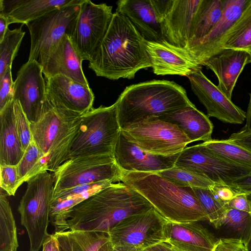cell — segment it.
Here are the masks:
<instances>
[{"label":"cell","mask_w":251,"mask_h":251,"mask_svg":"<svg viewBox=\"0 0 251 251\" xmlns=\"http://www.w3.org/2000/svg\"><path fill=\"white\" fill-rule=\"evenodd\" d=\"M145 41L125 15L115 11L88 67L98 76L133 79L137 72L151 67Z\"/></svg>","instance_id":"obj_1"},{"label":"cell","mask_w":251,"mask_h":251,"mask_svg":"<svg viewBox=\"0 0 251 251\" xmlns=\"http://www.w3.org/2000/svg\"><path fill=\"white\" fill-rule=\"evenodd\" d=\"M152 207L135 190L121 182L113 183L75 206L67 223L69 229L108 234L127 217Z\"/></svg>","instance_id":"obj_2"},{"label":"cell","mask_w":251,"mask_h":251,"mask_svg":"<svg viewBox=\"0 0 251 251\" xmlns=\"http://www.w3.org/2000/svg\"><path fill=\"white\" fill-rule=\"evenodd\" d=\"M121 182L141 194L169 222L208 221L191 187L181 186L152 172L123 171Z\"/></svg>","instance_id":"obj_3"},{"label":"cell","mask_w":251,"mask_h":251,"mask_svg":"<svg viewBox=\"0 0 251 251\" xmlns=\"http://www.w3.org/2000/svg\"><path fill=\"white\" fill-rule=\"evenodd\" d=\"M115 103L121 129L148 118L194 105L183 87L166 80H152L127 86Z\"/></svg>","instance_id":"obj_4"},{"label":"cell","mask_w":251,"mask_h":251,"mask_svg":"<svg viewBox=\"0 0 251 251\" xmlns=\"http://www.w3.org/2000/svg\"><path fill=\"white\" fill-rule=\"evenodd\" d=\"M81 116L47 102L42 118L30 124L33 141L43 154L49 156L48 171L53 173L67 160L80 127Z\"/></svg>","instance_id":"obj_5"},{"label":"cell","mask_w":251,"mask_h":251,"mask_svg":"<svg viewBox=\"0 0 251 251\" xmlns=\"http://www.w3.org/2000/svg\"><path fill=\"white\" fill-rule=\"evenodd\" d=\"M121 131L115 103L92 108L80 117V127L67 160L90 155H113Z\"/></svg>","instance_id":"obj_6"},{"label":"cell","mask_w":251,"mask_h":251,"mask_svg":"<svg viewBox=\"0 0 251 251\" xmlns=\"http://www.w3.org/2000/svg\"><path fill=\"white\" fill-rule=\"evenodd\" d=\"M17 210L28 235L30 251H39L50 235L48 227L54 188L52 174L43 171L28 179Z\"/></svg>","instance_id":"obj_7"},{"label":"cell","mask_w":251,"mask_h":251,"mask_svg":"<svg viewBox=\"0 0 251 251\" xmlns=\"http://www.w3.org/2000/svg\"><path fill=\"white\" fill-rule=\"evenodd\" d=\"M121 131L130 142L148 152L170 156L181 152L191 141L176 124L151 117Z\"/></svg>","instance_id":"obj_8"},{"label":"cell","mask_w":251,"mask_h":251,"mask_svg":"<svg viewBox=\"0 0 251 251\" xmlns=\"http://www.w3.org/2000/svg\"><path fill=\"white\" fill-rule=\"evenodd\" d=\"M122 173L112 155H90L70 159L60 165L52 174L53 193L104 181L120 182Z\"/></svg>","instance_id":"obj_9"},{"label":"cell","mask_w":251,"mask_h":251,"mask_svg":"<svg viewBox=\"0 0 251 251\" xmlns=\"http://www.w3.org/2000/svg\"><path fill=\"white\" fill-rule=\"evenodd\" d=\"M81 4L53 10L25 24L30 36L28 60H34L41 65L51 48L65 34L70 36Z\"/></svg>","instance_id":"obj_10"},{"label":"cell","mask_w":251,"mask_h":251,"mask_svg":"<svg viewBox=\"0 0 251 251\" xmlns=\"http://www.w3.org/2000/svg\"><path fill=\"white\" fill-rule=\"evenodd\" d=\"M168 221L154 207L125 219L107 234L112 246L144 250L168 239Z\"/></svg>","instance_id":"obj_11"},{"label":"cell","mask_w":251,"mask_h":251,"mask_svg":"<svg viewBox=\"0 0 251 251\" xmlns=\"http://www.w3.org/2000/svg\"><path fill=\"white\" fill-rule=\"evenodd\" d=\"M112 6L84 0L69 36L81 59L89 61L102 41L112 17Z\"/></svg>","instance_id":"obj_12"},{"label":"cell","mask_w":251,"mask_h":251,"mask_svg":"<svg viewBox=\"0 0 251 251\" xmlns=\"http://www.w3.org/2000/svg\"><path fill=\"white\" fill-rule=\"evenodd\" d=\"M175 166L201 173L215 183L230 185L251 171V168L227 161L209 151L202 143L186 147Z\"/></svg>","instance_id":"obj_13"},{"label":"cell","mask_w":251,"mask_h":251,"mask_svg":"<svg viewBox=\"0 0 251 251\" xmlns=\"http://www.w3.org/2000/svg\"><path fill=\"white\" fill-rule=\"evenodd\" d=\"M164 40L186 49L193 20L201 0H151Z\"/></svg>","instance_id":"obj_14"},{"label":"cell","mask_w":251,"mask_h":251,"mask_svg":"<svg viewBox=\"0 0 251 251\" xmlns=\"http://www.w3.org/2000/svg\"><path fill=\"white\" fill-rule=\"evenodd\" d=\"M41 65L28 60L20 68L14 81L13 99L17 100L30 124L38 122L47 107L46 81Z\"/></svg>","instance_id":"obj_15"},{"label":"cell","mask_w":251,"mask_h":251,"mask_svg":"<svg viewBox=\"0 0 251 251\" xmlns=\"http://www.w3.org/2000/svg\"><path fill=\"white\" fill-rule=\"evenodd\" d=\"M187 77L193 92L206 108L208 117L233 124H241L245 121L246 112L234 104L201 70Z\"/></svg>","instance_id":"obj_16"},{"label":"cell","mask_w":251,"mask_h":251,"mask_svg":"<svg viewBox=\"0 0 251 251\" xmlns=\"http://www.w3.org/2000/svg\"><path fill=\"white\" fill-rule=\"evenodd\" d=\"M45 79L47 101L51 106L79 115L93 108L95 96L89 86L62 75Z\"/></svg>","instance_id":"obj_17"},{"label":"cell","mask_w":251,"mask_h":251,"mask_svg":"<svg viewBox=\"0 0 251 251\" xmlns=\"http://www.w3.org/2000/svg\"><path fill=\"white\" fill-rule=\"evenodd\" d=\"M145 45L152 71L156 75H177L188 77L199 70L198 64L185 48L176 47L163 40H146Z\"/></svg>","instance_id":"obj_18"},{"label":"cell","mask_w":251,"mask_h":251,"mask_svg":"<svg viewBox=\"0 0 251 251\" xmlns=\"http://www.w3.org/2000/svg\"><path fill=\"white\" fill-rule=\"evenodd\" d=\"M180 153L164 156L148 152L128 141L121 131L113 156L123 172L156 173L173 167Z\"/></svg>","instance_id":"obj_19"},{"label":"cell","mask_w":251,"mask_h":251,"mask_svg":"<svg viewBox=\"0 0 251 251\" xmlns=\"http://www.w3.org/2000/svg\"><path fill=\"white\" fill-rule=\"evenodd\" d=\"M82 61L69 36L65 34L51 48L41 66L45 78L62 75L89 86L83 72Z\"/></svg>","instance_id":"obj_20"},{"label":"cell","mask_w":251,"mask_h":251,"mask_svg":"<svg viewBox=\"0 0 251 251\" xmlns=\"http://www.w3.org/2000/svg\"><path fill=\"white\" fill-rule=\"evenodd\" d=\"M250 63L251 58L247 51L229 50L211 57L204 66L214 72L218 80V88L231 100L238 78L245 66Z\"/></svg>","instance_id":"obj_21"},{"label":"cell","mask_w":251,"mask_h":251,"mask_svg":"<svg viewBox=\"0 0 251 251\" xmlns=\"http://www.w3.org/2000/svg\"><path fill=\"white\" fill-rule=\"evenodd\" d=\"M198 222H169L165 243L179 251H213L218 239Z\"/></svg>","instance_id":"obj_22"},{"label":"cell","mask_w":251,"mask_h":251,"mask_svg":"<svg viewBox=\"0 0 251 251\" xmlns=\"http://www.w3.org/2000/svg\"><path fill=\"white\" fill-rule=\"evenodd\" d=\"M116 11L125 15L145 40H165L151 0H121Z\"/></svg>","instance_id":"obj_23"},{"label":"cell","mask_w":251,"mask_h":251,"mask_svg":"<svg viewBox=\"0 0 251 251\" xmlns=\"http://www.w3.org/2000/svg\"><path fill=\"white\" fill-rule=\"evenodd\" d=\"M250 0H224L222 16L209 33L189 52L201 66L213 55L225 32L238 19Z\"/></svg>","instance_id":"obj_24"},{"label":"cell","mask_w":251,"mask_h":251,"mask_svg":"<svg viewBox=\"0 0 251 251\" xmlns=\"http://www.w3.org/2000/svg\"><path fill=\"white\" fill-rule=\"evenodd\" d=\"M162 120L176 125L191 142L212 139L213 126L209 117L195 105L182 108L158 117Z\"/></svg>","instance_id":"obj_25"},{"label":"cell","mask_w":251,"mask_h":251,"mask_svg":"<svg viewBox=\"0 0 251 251\" xmlns=\"http://www.w3.org/2000/svg\"><path fill=\"white\" fill-rule=\"evenodd\" d=\"M0 165L16 166L25 151L15 124L13 99L0 111Z\"/></svg>","instance_id":"obj_26"},{"label":"cell","mask_w":251,"mask_h":251,"mask_svg":"<svg viewBox=\"0 0 251 251\" xmlns=\"http://www.w3.org/2000/svg\"><path fill=\"white\" fill-rule=\"evenodd\" d=\"M224 0H201L190 29L186 49L191 51L206 37L221 19Z\"/></svg>","instance_id":"obj_27"},{"label":"cell","mask_w":251,"mask_h":251,"mask_svg":"<svg viewBox=\"0 0 251 251\" xmlns=\"http://www.w3.org/2000/svg\"><path fill=\"white\" fill-rule=\"evenodd\" d=\"M251 48V0L238 19L219 41L213 56L225 50H243Z\"/></svg>","instance_id":"obj_28"},{"label":"cell","mask_w":251,"mask_h":251,"mask_svg":"<svg viewBox=\"0 0 251 251\" xmlns=\"http://www.w3.org/2000/svg\"><path fill=\"white\" fill-rule=\"evenodd\" d=\"M54 235L60 251H98L109 241L108 234L103 232L69 229Z\"/></svg>","instance_id":"obj_29"},{"label":"cell","mask_w":251,"mask_h":251,"mask_svg":"<svg viewBox=\"0 0 251 251\" xmlns=\"http://www.w3.org/2000/svg\"><path fill=\"white\" fill-rule=\"evenodd\" d=\"M212 225L220 232V238L239 240L246 246L251 236V213L227 207Z\"/></svg>","instance_id":"obj_30"},{"label":"cell","mask_w":251,"mask_h":251,"mask_svg":"<svg viewBox=\"0 0 251 251\" xmlns=\"http://www.w3.org/2000/svg\"><path fill=\"white\" fill-rule=\"evenodd\" d=\"M84 0H22L16 9L6 17L9 24L25 25L56 9L74 4H81Z\"/></svg>","instance_id":"obj_31"},{"label":"cell","mask_w":251,"mask_h":251,"mask_svg":"<svg viewBox=\"0 0 251 251\" xmlns=\"http://www.w3.org/2000/svg\"><path fill=\"white\" fill-rule=\"evenodd\" d=\"M7 194L0 190V251H17L19 247L15 220Z\"/></svg>","instance_id":"obj_32"},{"label":"cell","mask_w":251,"mask_h":251,"mask_svg":"<svg viewBox=\"0 0 251 251\" xmlns=\"http://www.w3.org/2000/svg\"><path fill=\"white\" fill-rule=\"evenodd\" d=\"M48 162L49 156L44 155L32 140L16 165L20 186L37 174L48 171Z\"/></svg>","instance_id":"obj_33"},{"label":"cell","mask_w":251,"mask_h":251,"mask_svg":"<svg viewBox=\"0 0 251 251\" xmlns=\"http://www.w3.org/2000/svg\"><path fill=\"white\" fill-rule=\"evenodd\" d=\"M99 191L92 190L68 196L61 200L52 201L50 214V222L55 227V232L65 231L69 229L68 214L76 205Z\"/></svg>","instance_id":"obj_34"},{"label":"cell","mask_w":251,"mask_h":251,"mask_svg":"<svg viewBox=\"0 0 251 251\" xmlns=\"http://www.w3.org/2000/svg\"><path fill=\"white\" fill-rule=\"evenodd\" d=\"M202 144L209 151L219 157L251 168V152L227 139H212Z\"/></svg>","instance_id":"obj_35"},{"label":"cell","mask_w":251,"mask_h":251,"mask_svg":"<svg viewBox=\"0 0 251 251\" xmlns=\"http://www.w3.org/2000/svg\"><path fill=\"white\" fill-rule=\"evenodd\" d=\"M156 173L183 187L209 189L215 183L201 173L175 165L172 168Z\"/></svg>","instance_id":"obj_36"},{"label":"cell","mask_w":251,"mask_h":251,"mask_svg":"<svg viewBox=\"0 0 251 251\" xmlns=\"http://www.w3.org/2000/svg\"><path fill=\"white\" fill-rule=\"evenodd\" d=\"M22 26L13 30L8 28L0 41V78L7 69L12 67L13 61L17 55L25 33Z\"/></svg>","instance_id":"obj_37"},{"label":"cell","mask_w":251,"mask_h":251,"mask_svg":"<svg viewBox=\"0 0 251 251\" xmlns=\"http://www.w3.org/2000/svg\"><path fill=\"white\" fill-rule=\"evenodd\" d=\"M192 188L210 223L213 224L223 217L227 207L215 198L210 189Z\"/></svg>","instance_id":"obj_38"},{"label":"cell","mask_w":251,"mask_h":251,"mask_svg":"<svg viewBox=\"0 0 251 251\" xmlns=\"http://www.w3.org/2000/svg\"><path fill=\"white\" fill-rule=\"evenodd\" d=\"M13 108L17 130L23 150L25 151L33 140L30 128V123L19 101L14 99Z\"/></svg>","instance_id":"obj_39"},{"label":"cell","mask_w":251,"mask_h":251,"mask_svg":"<svg viewBox=\"0 0 251 251\" xmlns=\"http://www.w3.org/2000/svg\"><path fill=\"white\" fill-rule=\"evenodd\" d=\"M0 186L8 196H15L20 185L18 180L17 166L0 165Z\"/></svg>","instance_id":"obj_40"},{"label":"cell","mask_w":251,"mask_h":251,"mask_svg":"<svg viewBox=\"0 0 251 251\" xmlns=\"http://www.w3.org/2000/svg\"><path fill=\"white\" fill-rule=\"evenodd\" d=\"M112 183H113L109 181H104L78 185L67 189L57 191L53 193L52 201L61 200L68 196L81 194L89 191H100L109 186Z\"/></svg>","instance_id":"obj_41"},{"label":"cell","mask_w":251,"mask_h":251,"mask_svg":"<svg viewBox=\"0 0 251 251\" xmlns=\"http://www.w3.org/2000/svg\"><path fill=\"white\" fill-rule=\"evenodd\" d=\"M11 69L12 67H8L0 78V111L13 99L14 81Z\"/></svg>","instance_id":"obj_42"},{"label":"cell","mask_w":251,"mask_h":251,"mask_svg":"<svg viewBox=\"0 0 251 251\" xmlns=\"http://www.w3.org/2000/svg\"><path fill=\"white\" fill-rule=\"evenodd\" d=\"M209 189L215 198L226 206L238 194L230 186L222 183H215Z\"/></svg>","instance_id":"obj_43"},{"label":"cell","mask_w":251,"mask_h":251,"mask_svg":"<svg viewBox=\"0 0 251 251\" xmlns=\"http://www.w3.org/2000/svg\"><path fill=\"white\" fill-rule=\"evenodd\" d=\"M213 251H246V248L239 240L219 238Z\"/></svg>","instance_id":"obj_44"},{"label":"cell","mask_w":251,"mask_h":251,"mask_svg":"<svg viewBox=\"0 0 251 251\" xmlns=\"http://www.w3.org/2000/svg\"><path fill=\"white\" fill-rule=\"evenodd\" d=\"M227 139L251 152V130L246 131L241 129L232 133Z\"/></svg>","instance_id":"obj_45"},{"label":"cell","mask_w":251,"mask_h":251,"mask_svg":"<svg viewBox=\"0 0 251 251\" xmlns=\"http://www.w3.org/2000/svg\"><path fill=\"white\" fill-rule=\"evenodd\" d=\"M226 206L251 213V206L246 194H237L226 204Z\"/></svg>","instance_id":"obj_46"},{"label":"cell","mask_w":251,"mask_h":251,"mask_svg":"<svg viewBox=\"0 0 251 251\" xmlns=\"http://www.w3.org/2000/svg\"><path fill=\"white\" fill-rule=\"evenodd\" d=\"M238 193H251V171L233 181L230 185Z\"/></svg>","instance_id":"obj_47"},{"label":"cell","mask_w":251,"mask_h":251,"mask_svg":"<svg viewBox=\"0 0 251 251\" xmlns=\"http://www.w3.org/2000/svg\"><path fill=\"white\" fill-rule=\"evenodd\" d=\"M42 251H60L57 241L54 235L50 234L42 246Z\"/></svg>","instance_id":"obj_48"},{"label":"cell","mask_w":251,"mask_h":251,"mask_svg":"<svg viewBox=\"0 0 251 251\" xmlns=\"http://www.w3.org/2000/svg\"><path fill=\"white\" fill-rule=\"evenodd\" d=\"M143 251H176L168 244L165 242L159 243L148 248Z\"/></svg>","instance_id":"obj_49"},{"label":"cell","mask_w":251,"mask_h":251,"mask_svg":"<svg viewBox=\"0 0 251 251\" xmlns=\"http://www.w3.org/2000/svg\"><path fill=\"white\" fill-rule=\"evenodd\" d=\"M7 18L2 15H0V41H1L5 34L9 25Z\"/></svg>","instance_id":"obj_50"},{"label":"cell","mask_w":251,"mask_h":251,"mask_svg":"<svg viewBox=\"0 0 251 251\" xmlns=\"http://www.w3.org/2000/svg\"><path fill=\"white\" fill-rule=\"evenodd\" d=\"M250 100L246 112V124L242 128L246 131L251 130V92L249 94Z\"/></svg>","instance_id":"obj_51"},{"label":"cell","mask_w":251,"mask_h":251,"mask_svg":"<svg viewBox=\"0 0 251 251\" xmlns=\"http://www.w3.org/2000/svg\"><path fill=\"white\" fill-rule=\"evenodd\" d=\"M143 250L133 247L112 246L111 244L109 251H143Z\"/></svg>","instance_id":"obj_52"},{"label":"cell","mask_w":251,"mask_h":251,"mask_svg":"<svg viewBox=\"0 0 251 251\" xmlns=\"http://www.w3.org/2000/svg\"><path fill=\"white\" fill-rule=\"evenodd\" d=\"M111 246L110 241H108L103 246H102L98 250V251H109Z\"/></svg>","instance_id":"obj_53"},{"label":"cell","mask_w":251,"mask_h":251,"mask_svg":"<svg viewBox=\"0 0 251 251\" xmlns=\"http://www.w3.org/2000/svg\"><path fill=\"white\" fill-rule=\"evenodd\" d=\"M246 251H251V236L246 245Z\"/></svg>","instance_id":"obj_54"},{"label":"cell","mask_w":251,"mask_h":251,"mask_svg":"<svg viewBox=\"0 0 251 251\" xmlns=\"http://www.w3.org/2000/svg\"><path fill=\"white\" fill-rule=\"evenodd\" d=\"M246 195H247V199H248V200L250 203L251 206V193L248 194Z\"/></svg>","instance_id":"obj_55"},{"label":"cell","mask_w":251,"mask_h":251,"mask_svg":"<svg viewBox=\"0 0 251 251\" xmlns=\"http://www.w3.org/2000/svg\"><path fill=\"white\" fill-rule=\"evenodd\" d=\"M247 52H248V53L250 54V56H251V48Z\"/></svg>","instance_id":"obj_56"},{"label":"cell","mask_w":251,"mask_h":251,"mask_svg":"<svg viewBox=\"0 0 251 251\" xmlns=\"http://www.w3.org/2000/svg\"><path fill=\"white\" fill-rule=\"evenodd\" d=\"M174 250H175V249H174ZM175 251H177V250H175Z\"/></svg>","instance_id":"obj_57"}]
</instances>
